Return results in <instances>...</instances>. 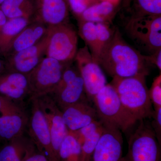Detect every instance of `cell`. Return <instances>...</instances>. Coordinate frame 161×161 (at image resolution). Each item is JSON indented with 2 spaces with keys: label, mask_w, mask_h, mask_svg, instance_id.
<instances>
[{
  "label": "cell",
  "mask_w": 161,
  "mask_h": 161,
  "mask_svg": "<svg viewBox=\"0 0 161 161\" xmlns=\"http://www.w3.org/2000/svg\"><path fill=\"white\" fill-rule=\"evenodd\" d=\"M35 98L46 119L50 133L53 152L56 161H58L60 145L69 132L62 118V112L49 94Z\"/></svg>",
  "instance_id": "obj_12"
},
{
  "label": "cell",
  "mask_w": 161,
  "mask_h": 161,
  "mask_svg": "<svg viewBox=\"0 0 161 161\" xmlns=\"http://www.w3.org/2000/svg\"><path fill=\"white\" fill-rule=\"evenodd\" d=\"M146 77L112 78L111 85L124 108L136 121L151 118L153 112L146 83Z\"/></svg>",
  "instance_id": "obj_2"
},
{
  "label": "cell",
  "mask_w": 161,
  "mask_h": 161,
  "mask_svg": "<svg viewBox=\"0 0 161 161\" xmlns=\"http://www.w3.org/2000/svg\"><path fill=\"white\" fill-rule=\"evenodd\" d=\"M128 138V151L123 161H161V145L150 123L137 121Z\"/></svg>",
  "instance_id": "obj_4"
},
{
  "label": "cell",
  "mask_w": 161,
  "mask_h": 161,
  "mask_svg": "<svg viewBox=\"0 0 161 161\" xmlns=\"http://www.w3.org/2000/svg\"><path fill=\"white\" fill-rule=\"evenodd\" d=\"M153 120L150 123L153 130L158 141L161 145V107L153 109L152 117Z\"/></svg>",
  "instance_id": "obj_31"
},
{
  "label": "cell",
  "mask_w": 161,
  "mask_h": 161,
  "mask_svg": "<svg viewBox=\"0 0 161 161\" xmlns=\"http://www.w3.org/2000/svg\"><path fill=\"white\" fill-rule=\"evenodd\" d=\"M81 146L72 132L68 133L60 145L58 161H82Z\"/></svg>",
  "instance_id": "obj_23"
},
{
  "label": "cell",
  "mask_w": 161,
  "mask_h": 161,
  "mask_svg": "<svg viewBox=\"0 0 161 161\" xmlns=\"http://www.w3.org/2000/svg\"><path fill=\"white\" fill-rule=\"evenodd\" d=\"M2 98H1V96H0V110H1V107H2Z\"/></svg>",
  "instance_id": "obj_37"
},
{
  "label": "cell",
  "mask_w": 161,
  "mask_h": 161,
  "mask_svg": "<svg viewBox=\"0 0 161 161\" xmlns=\"http://www.w3.org/2000/svg\"><path fill=\"white\" fill-rule=\"evenodd\" d=\"M48 42V35L47 33L35 45L6 58L5 62L6 71L28 75L45 57Z\"/></svg>",
  "instance_id": "obj_13"
},
{
  "label": "cell",
  "mask_w": 161,
  "mask_h": 161,
  "mask_svg": "<svg viewBox=\"0 0 161 161\" xmlns=\"http://www.w3.org/2000/svg\"><path fill=\"white\" fill-rule=\"evenodd\" d=\"M146 58L151 66L156 67L161 72V48L151 54L146 55Z\"/></svg>",
  "instance_id": "obj_32"
},
{
  "label": "cell",
  "mask_w": 161,
  "mask_h": 161,
  "mask_svg": "<svg viewBox=\"0 0 161 161\" xmlns=\"http://www.w3.org/2000/svg\"><path fill=\"white\" fill-rule=\"evenodd\" d=\"M121 131L103 124L102 133L90 161H123Z\"/></svg>",
  "instance_id": "obj_14"
},
{
  "label": "cell",
  "mask_w": 161,
  "mask_h": 161,
  "mask_svg": "<svg viewBox=\"0 0 161 161\" xmlns=\"http://www.w3.org/2000/svg\"><path fill=\"white\" fill-rule=\"evenodd\" d=\"M93 103L99 120L104 124L115 127L122 132H128L137 122L124 108L110 83L101 89L94 97Z\"/></svg>",
  "instance_id": "obj_3"
},
{
  "label": "cell",
  "mask_w": 161,
  "mask_h": 161,
  "mask_svg": "<svg viewBox=\"0 0 161 161\" xmlns=\"http://www.w3.org/2000/svg\"><path fill=\"white\" fill-rule=\"evenodd\" d=\"M132 0H123V6L128 10L130 8Z\"/></svg>",
  "instance_id": "obj_35"
},
{
  "label": "cell",
  "mask_w": 161,
  "mask_h": 161,
  "mask_svg": "<svg viewBox=\"0 0 161 161\" xmlns=\"http://www.w3.org/2000/svg\"><path fill=\"white\" fill-rule=\"evenodd\" d=\"M35 11L31 21L48 26L69 23V7L67 0H35Z\"/></svg>",
  "instance_id": "obj_16"
},
{
  "label": "cell",
  "mask_w": 161,
  "mask_h": 161,
  "mask_svg": "<svg viewBox=\"0 0 161 161\" xmlns=\"http://www.w3.org/2000/svg\"><path fill=\"white\" fill-rule=\"evenodd\" d=\"M37 150L26 130L0 148V161H25Z\"/></svg>",
  "instance_id": "obj_18"
},
{
  "label": "cell",
  "mask_w": 161,
  "mask_h": 161,
  "mask_svg": "<svg viewBox=\"0 0 161 161\" xmlns=\"http://www.w3.org/2000/svg\"><path fill=\"white\" fill-rule=\"evenodd\" d=\"M49 95L60 110L79 102L88 101L83 79L75 60L67 64L60 82Z\"/></svg>",
  "instance_id": "obj_7"
},
{
  "label": "cell",
  "mask_w": 161,
  "mask_h": 161,
  "mask_svg": "<svg viewBox=\"0 0 161 161\" xmlns=\"http://www.w3.org/2000/svg\"><path fill=\"white\" fill-rule=\"evenodd\" d=\"M60 110L64 122L69 132L77 131L99 119L95 107L88 101L79 102Z\"/></svg>",
  "instance_id": "obj_17"
},
{
  "label": "cell",
  "mask_w": 161,
  "mask_h": 161,
  "mask_svg": "<svg viewBox=\"0 0 161 161\" xmlns=\"http://www.w3.org/2000/svg\"><path fill=\"white\" fill-rule=\"evenodd\" d=\"M101 1H109V2H112V3H115V4L118 5L119 0H100Z\"/></svg>",
  "instance_id": "obj_36"
},
{
  "label": "cell",
  "mask_w": 161,
  "mask_h": 161,
  "mask_svg": "<svg viewBox=\"0 0 161 161\" xmlns=\"http://www.w3.org/2000/svg\"><path fill=\"white\" fill-rule=\"evenodd\" d=\"M103 125L101 121L98 119L94 121L87 125L83 127L80 130L72 132L77 138L80 145L82 144L84 141L93 134Z\"/></svg>",
  "instance_id": "obj_29"
},
{
  "label": "cell",
  "mask_w": 161,
  "mask_h": 161,
  "mask_svg": "<svg viewBox=\"0 0 161 161\" xmlns=\"http://www.w3.org/2000/svg\"><path fill=\"white\" fill-rule=\"evenodd\" d=\"M75 61L83 79L88 100L93 102L95 95L108 84L103 70L86 45L78 49Z\"/></svg>",
  "instance_id": "obj_9"
},
{
  "label": "cell",
  "mask_w": 161,
  "mask_h": 161,
  "mask_svg": "<svg viewBox=\"0 0 161 161\" xmlns=\"http://www.w3.org/2000/svg\"><path fill=\"white\" fill-rule=\"evenodd\" d=\"M0 9L7 19L23 18L32 20L35 14V0H5Z\"/></svg>",
  "instance_id": "obj_22"
},
{
  "label": "cell",
  "mask_w": 161,
  "mask_h": 161,
  "mask_svg": "<svg viewBox=\"0 0 161 161\" xmlns=\"http://www.w3.org/2000/svg\"><path fill=\"white\" fill-rule=\"evenodd\" d=\"M67 64L53 58L44 57L27 75L31 98H37L52 93L60 82Z\"/></svg>",
  "instance_id": "obj_8"
},
{
  "label": "cell",
  "mask_w": 161,
  "mask_h": 161,
  "mask_svg": "<svg viewBox=\"0 0 161 161\" xmlns=\"http://www.w3.org/2000/svg\"><path fill=\"white\" fill-rule=\"evenodd\" d=\"M31 22L23 18L8 19L0 31V53L5 57L12 42Z\"/></svg>",
  "instance_id": "obj_21"
},
{
  "label": "cell",
  "mask_w": 161,
  "mask_h": 161,
  "mask_svg": "<svg viewBox=\"0 0 161 161\" xmlns=\"http://www.w3.org/2000/svg\"><path fill=\"white\" fill-rule=\"evenodd\" d=\"M112 25V24L109 23H96L98 60L101 55L106 49L114 36L116 27Z\"/></svg>",
  "instance_id": "obj_26"
},
{
  "label": "cell",
  "mask_w": 161,
  "mask_h": 161,
  "mask_svg": "<svg viewBox=\"0 0 161 161\" xmlns=\"http://www.w3.org/2000/svg\"><path fill=\"white\" fill-rule=\"evenodd\" d=\"M103 129V125L97 131L84 141L81 145L82 154V161H90L102 133Z\"/></svg>",
  "instance_id": "obj_27"
},
{
  "label": "cell",
  "mask_w": 161,
  "mask_h": 161,
  "mask_svg": "<svg viewBox=\"0 0 161 161\" xmlns=\"http://www.w3.org/2000/svg\"><path fill=\"white\" fill-rule=\"evenodd\" d=\"M117 6V4L109 1H100L89 7L76 19L78 22L112 24Z\"/></svg>",
  "instance_id": "obj_20"
},
{
  "label": "cell",
  "mask_w": 161,
  "mask_h": 161,
  "mask_svg": "<svg viewBox=\"0 0 161 161\" xmlns=\"http://www.w3.org/2000/svg\"><path fill=\"white\" fill-rule=\"evenodd\" d=\"M78 35L85 43L93 59L98 63V53L96 24L87 22H78Z\"/></svg>",
  "instance_id": "obj_25"
},
{
  "label": "cell",
  "mask_w": 161,
  "mask_h": 161,
  "mask_svg": "<svg viewBox=\"0 0 161 161\" xmlns=\"http://www.w3.org/2000/svg\"><path fill=\"white\" fill-rule=\"evenodd\" d=\"M1 98L0 142L5 143L26 132L28 120V107L24 108L2 96Z\"/></svg>",
  "instance_id": "obj_10"
},
{
  "label": "cell",
  "mask_w": 161,
  "mask_h": 161,
  "mask_svg": "<svg viewBox=\"0 0 161 161\" xmlns=\"http://www.w3.org/2000/svg\"><path fill=\"white\" fill-rule=\"evenodd\" d=\"M98 63L112 78L147 76L151 67L146 55L127 43L116 27L112 41L101 55Z\"/></svg>",
  "instance_id": "obj_1"
},
{
  "label": "cell",
  "mask_w": 161,
  "mask_h": 161,
  "mask_svg": "<svg viewBox=\"0 0 161 161\" xmlns=\"http://www.w3.org/2000/svg\"><path fill=\"white\" fill-rule=\"evenodd\" d=\"M149 96L153 109L161 107V74L153 79L151 87L149 90Z\"/></svg>",
  "instance_id": "obj_30"
},
{
  "label": "cell",
  "mask_w": 161,
  "mask_h": 161,
  "mask_svg": "<svg viewBox=\"0 0 161 161\" xmlns=\"http://www.w3.org/2000/svg\"><path fill=\"white\" fill-rule=\"evenodd\" d=\"M25 161H51L43 153L38 150L27 158Z\"/></svg>",
  "instance_id": "obj_33"
},
{
  "label": "cell",
  "mask_w": 161,
  "mask_h": 161,
  "mask_svg": "<svg viewBox=\"0 0 161 161\" xmlns=\"http://www.w3.org/2000/svg\"><path fill=\"white\" fill-rule=\"evenodd\" d=\"M26 132L37 149L51 161H57L53 152L49 129L36 98H32L28 108Z\"/></svg>",
  "instance_id": "obj_11"
},
{
  "label": "cell",
  "mask_w": 161,
  "mask_h": 161,
  "mask_svg": "<svg viewBox=\"0 0 161 161\" xmlns=\"http://www.w3.org/2000/svg\"><path fill=\"white\" fill-rule=\"evenodd\" d=\"M125 29L136 45L149 55L161 48V15L129 18Z\"/></svg>",
  "instance_id": "obj_5"
},
{
  "label": "cell",
  "mask_w": 161,
  "mask_h": 161,
  "mask_svg": "<svg viewBox=\"0 0 161 161\" xmlns=\"http://www.w3.org/2000/svg\"><path fill=\"white\" fill-rule=\"evenodd\" d=\"M130 18L161 15V0H132Z\"/></svg>",
  "instance_id": "obj_24"
},
{
  "label": "cell",
  "mask_w": 161,
  "mask_h": 161,
  "mask_svg": "<svg viewBox=\"0 0 161 161\" xmlns=\"http://www.w3.org/2000/svg\"><path fill=\"white\" fill-rule=\"evenodd\" d=\"M47 31L46 25L31 21L12 42L5 58L35 45L46 35Z\"/></svg>",
  "instance_id": "obj_19"
},
{
  "label": "cell",
  "mask_w": 161,
  "mask_h": 161,
  "mask_svg": "<svg viewBox=\"0 0 161 161\" xmlns=\"http://www.w3.org/2000/svg\"><path fill=\"white\" fill-rule=\"evenodd\" d=\"M7 18L3 13V11L0 9V31L7 21Z\"/></svg>",
  "instance_id": "obj_34"
},
{
  "label": "cell",
  "mask_w": 161,
  "mask_h": 161,
  "mask_svg": "<svg viewBox=\"0 0 161 161\" xmlns=\"http://www.w3.org/2000/svg\"><path fill=\"white\" fill-rule=\"evenodd\" d=\"M47 34L45 57L65 64L73 62L78 51V36L73 26L67 23L49 26Z\"/></svg>",
  "instance_id": "obj_6"
},
{
  "label": "cell",
  "mask_w": 161,
  "mask_h": 161,
  "mask_svg": "<svg viewBox=\"0 0 161 161\" xmlns=\"http://www.w3.org/2000/svg\"><path fill=\"white\" fill-rule=\"evenodd\" d=\"M0 96L28 108L32 98L27 75L6 71L0 75Z\"/></svg>",
  "instance_id": "obj_15"
},
{
  "label": "cell",
  "mask_w": 161,
  "mask_h": 161,
  "mask_svg": "<svg viewBox=\"0 0 161 161\" xmlns=\"http://www.w3.org/2000/svg\"><path fill=\"white\" fill-rule=\"evenodd\" d=\"M5 1V0H0V5L2 4Z\"/></svg>",
  "instance_id": "obj_38"
},
{
  "label": "cell",
  "mask_w": 161,
  "mask_h": 161,
  "mask_svg": "<svg viewBox=\"0 0 161 161\" xmlns=\"http://www.w3.org/2000/svg\"><path fill=\"white\" fill-rule=\"evenodd\" d=\"M69 9L77 18L89 7L100 2V0H67Z\"/></svg>",
  "instance_id": "obj_28"
}]
</instances>
